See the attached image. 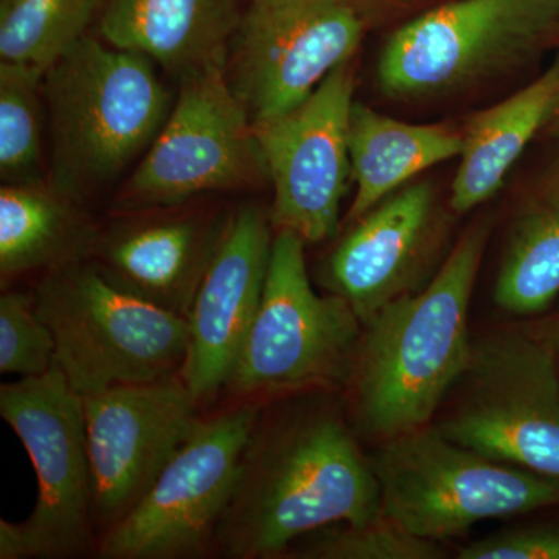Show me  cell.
Listing matches in <instances>:
<instances>
[{
	"instance_id": "obj_30",
	"label": "cell",
	"mask_w": 559,
	"mask_h": 559,
	"mask_svg": "<svg viewBox=\"0 0 559 559\" xmlns=\"http://www.w3.org/2000/svg\"><path fill=\"white\" fill-rule=\"evenodd\" d=\"M555 119H559V109H558L557 116H555Z\"/></svg>"
},
{
	"instance_id": "obj_1",
	"label": "cell",
	"mask_w": 559,
	"mask_h": 559,
	"mask_svg": "<svg viewBox=\"0 0 559 559\" xmlns=\"http://www.w3.org/2000/svg\"><path fill=\"white\" fill-rule=\"evenodd\" d=\"M378 514L380 484L336 412L259 415L215 547L231 559L277 557L307 533L364 524Z\"/></svg>"
},
{
	"instance_id": "obj_11",
	"label": "cell",
	"mask_w": 559,
	"mask_h": 559,
	"mask_svg": "<svg viewBox=\"0 0 559 559\" xmlns=\"http://www.w3.org/2000/svg\"><path fill=\"white\" fill-rule=\"evenodd\" d=\"M267 180L252 120L226 79L212 69L180 83L178 102L145 151L117 204L171 207L210 191L245 190Z\"/></svg>"
},
{
	"instance_id": "obj_22",
	"label": "cell",
	"mask_w": 559,
	"mask_h": 559,
	"mask_svg": "<svg viewBox=\"0 0 559 559\" xmlns=\"http://www.w3.org/2000/svg\"><path fill=\"white\" fill-rule=\"evenodd\" d=\"M559 296V160L522 205L500 261L495 301L511 314L547 310Z\"/></svg>"
},
{
	"instance_id": "obj_9",
	"label": "cell",
	"mask_w": 559,
	"mask_h": 559,
	"mask_svg": "<svg viewBox=\"0 0 559 559\" xmlns=\"http://www.w3.org/2000/svg\"><path fill=\"white\" fill-rule=\"evenodd\" d=\"M448 439L559 480V370L547 337L496 334L473 345Z\"/></svg>"
},
{
	"instance_id": "obj_29",
	"label": "cell",
	"mask_w": 559,
	"mask_h": 559,
	"mask_svg": "<svg viewBox=\"0 0 559 559\" xmlns=\"http://www.w3.org/2000/svg\"><path fill=\"white\" fill-rule=\"evenodd\" d=\"M547 341L550 342L551 348H554L555 352V356H557L559 370V323L557 326H554V330L550 331L549 336H547Z\"/></svg>"
},
{
	"instance_id": "obj_18",
	"label": "cell",
	"mask_w": 559,
	"mask_h": 559,
	"mask_svg": "<svg viewBox=\"0 0 559 559\" xmlns=\"http://www.w3.org/2000/svg\"><path fill=\"white\" fill-rule=\"evenodd\" d=\"M240 0H98V32L109 46L145 55L182 81L226 69Z\"/></svg>"
},
{
	"instance_id": "obj_20",
	"label": "cell",
	"mask_w": 559,
	"mask_h": 559,
	"mask_svg": "<svg viewBox=\"0 0 559 559\" xmlns=\"http://www.w3.org/2000/svg\"><path fill=\"white\" fill-rule=\"evenodd\" d=\"M462 146V131L393 119L355 102L349 114L348 151L356 193L347 221L355 223L429 168L459 159Z\"/></svg>"
},
{
	"instance_id": "obj_26",
	"label": "cell",
	"mask_w": 559,
	"mask_h": 559,
	"mask_svg": "<svg viewBox=\"0 0 559 559\" xmlns=\"http://www.w3.org/2000/svg\"><path fill=\"white\" fill-rule=\"evenodd\" d=\"M304 557L319 559H437L436 540L412 535L385 514L359 525H345L312 544Z\"/></svg>"
},
{
	"instance_id": "obj_10",
	"label": "cell",
	"mask_w": 559,
	"mask_h": 559,
	"mask_svg": "<svg viewBox=\"0 0 559 559\" xmlns=\"http://www.w3.org/2000/svg\"><path fill=\"white\" fill-rule=\"evenodd\" d=\"M259 415L255 404L241 403L201 419L138 506L103 533L98 557L197 558L215 547Z\"/></svg>"
},
{
	"instance_id": "obj_24",
	"label": "cell",
	"mask_w": 559,
	"mask_h": 559,
	"mask_svg": "<svg viewBox=\"0 0 559 559\" xmlns=\"http://www.w3.org/2000/svg\"><path fill=\"white\" fill-rule=\"evenodd\" d=\"M44 70L0 64V178L3 186L49 182L40 143Z\"/></svg>"
},
{
	"instance_id": "obj_27",
	"label": "cell",
	"mask_w": 559,
	"mask_h": 559,
	"mask_svg": "<svg viewBox=\"0 0 559 559\" xmlns=\"http://www.w3.org/2000/svg\"><path fill=\"white\" fill-rule=\"evenodd\" d=\"M460 559H559V527L539 525L498 533L460 550Z\"/></svg>"
},
{
	"instance_id": "obj_23",
	"label": "cell",
	"mask_w": 559,
	"mask_h": 559,
	"mask_svg": "<svg viewBox=\"0 0 559 559\" xmlns=\"http://www.w3.org/2000/svg\"><path fill=\"white\" fill-rule=\"evenodd\" d=\"M98 0H0V58L46 72L86 36Z\"/></svg>"
},
{
	"instance_id": "obj_21",
	"label": "cell",
	"mask_w": 559,
	"mask_h": 559,
	"mask_svg": "<svg viewBox=\"0 0 559 559\" xmlns=\"http://www.w3.org/2000/svg\"><path fill=\"white\" fill-rule=\"evenodd\" d=\"M98 231L79 202L49 182L0 189V275L2 283L91 255Z\"/></svg>"
},
{
	"instance_id": "obj_19",
	"label": "cell",
	"mask_w": 559,
	"mask_h": 559,
	"mask_svg": "<svg viewBox=\"0 0 559 559\" xmlns=\"http://www.w3.org/2000/svg\"><path fill=\"white\" fill-rule=\"evenodd\" d=\"M559 109V57L535 81L476 114L463 134L451 186L454 212L468 213L495 197L522 153Z\"/></svg>"
},
{
	"instance_id": "obj_8",
	"label": "cell",
	"mask_w": 559,
	"mask_h": 559,
	"mask_svg": "<svg viewBox=\"0 0 559 559\" xmlns=\"http://www.w3.org/2000/svg\"><path fill=\"white\" fill-rule=\"evenodd\" d=\"M0 415L20 437L38 479L28 520L0 521V558L80 557L95 528L83 396L57 366L0 385Z\"/></svg>"
},
{
	"instance_id": "obj_3",
	"label": "cell",
	"mask_w": 559,
	"mask_h": 559,
	"mask_svg": "<svg viewBox=\"0 0 559 559\" xmlns=\"http://www.w3.org/2000/svg\"><path fill=\"white\" fill-rule=\"evenodd\" d=\"M153 66L86 35L44 72L51 189L84 205L150 148L173 108Z\"/></svg>"
},
{
	"instance_id": "obj_16",
	"label": "cell",
	"mask_w": 559,
	"mask_h": 559,
	"mask_svg": "<svg viewBox=\"0 0 559 559\" xmlns=\"http://www.w3.org/2000/svg\"><path fill=\"white\" fill-rule=\"evenodd\" d=\"M433 231L432 186L412 182L355 221L323 266V285L366 326L390 301L412 293Z\"/></svg>"
},
{
	"instance_id": "obj_15",
	"label": "cell",
	"mask_w": 559,
	"mask_h": 559,
	"mask_svg": "<svg viewBox=\"0 0 559 559\" xmlns=\"http://www.w3.org/2000/svg\"><path fill=\"white\" fill-rule=\"evenodd\" d=\"M270 221L255 205L227 216L191 304L189 349L179 377L198 404L227 389L259 311L274 242Z\"/></svg>"
},
{
	"instance_id": "obj_17",
	"label": "cell",
	"mask_w": 559,
	"mask_h": 559,
	"mask_svg": "<svg viewBox=\"0 0 559 559\" xmlns=\"http://www.w3.org/2000/svg\"><path fill=\"white\" fill-rule=\"evenodd\" d=\"M226 219L130 224L97 235L90 259L121 288L187 320Z\"/></svg>"
},
{
	"instance_id": "obj_25",
	"label": "cell",
	"mask_w": 559,
	"mask_h": 559,
	"mask_svg": "<svg viewBox=\"0 0 559 559\" xmlns=\"http://www.w3.org/2000/svg\"><path fill=\"white\" fill-rule=\"evenodd\" d=\"M55 367V337L36 312L33 296L7 290L0 297V371L36 378Z\"/></svg>"
},
{
	"instance_id": "obj_5",
	"label": "cell",
	"mask_w": 559,
	"mask_h": 559,
	"mask_svg": "<svg viewBox=\"0 0 559 559\" xmlns=\"http://www.w3.org/2000/svg\"><path fill=\"white\" fill-rule=\"evenodd\" d=\"M371 468L382 514L436 543L477 522L559 506V480L468 450L430 426L384 440Z\"/></svg>"
},
{
	"instance_id": "obj_6",
	"label": "cell",
	"mask_w": 559,
	"mask_h": 559,
	"mask_svg": "<svg viewBox=\"0 0 559 559\" xmlns=\"http://www.w3.org/2000/svg\"><path fill=\"white\" fill-rule=\"evenodd\" d=\"M559 36V0H454L392 33L377 64L395 98L454 94L524 64Z\"/></svg>"
},
{
	"instance_id": "obj_13",
	"label": "cell",
	"mask_w": 559,
	"mask_h": 559,
	"mask_svg": "<svg viewBox=\"0 0 559 559\" xmlns=\"http://www.w3.org/2000/svg\"><path fill=\"white\" fill-rule=\"evenodd\" d=\"M355 102L349 61L296 108L253 124L274 189L271 223L307 245L333 237L340 227L342 198L352 180L348 127Z\"/></svg>"
},
{
	"instance_id": "obj_2",
	"label": "cell",
	"mask_w": 559,
	"mask_h": 559,
	"mask_svg": "<svg viewBox=\"0 0 559 559\" xmlns=\"http://www.w3.org/2000/svg\"><path fill=\"white\" fill-rule=\"evenodd\" d=\"M488 241L474 224L432 282L390 301L364 326L349 384L364 432L389 440L429 426L473 355L468 311Z\"/></svg>"
},
{
	"instance_id": "obj_4",
	"label": "cell",
	"mask_w": 559,
	"mask_h": 559,
	"mask_svg": "<svg viewBox=\"0 0 559 559\" xmlns=\"http://www.w3.org/2000/svg\"><path fill=\"white\" fill-rule=\"evenodd\" d=\"M36 312L57 345V366L81 396L179 377L187 320L121 288L90 257L46 271Z\"/></svg>"
},
{
	"instance_id": "obj_7",
	"label": "cell",
	"mask_w": 559,
	"mask_h": 559,
	"mask_svg": "<svg viewBox=\"0 0 559 559\" xmlns=\"http://www.w3.org/2000/svg\"><path fill=\"white\" fill-rule=\"evenodd\" d=\"M299 235L278 230L259 311L227 390L263 393L337 388L352 378L364 325L336 294L312 288Z\"/></svg>"
},
{
	"instance_id": "obj_28",
	"label": "cell",
	"mask_w": 559,
	"mask_h": 559,
	"mask_svg": "<svg viewBox=\"0 0 559 559\" xmlns=\"http://www.w3.org/2000/svg\"><path fill=\"white\" fill-rule=\"evenodd\" d=\"M349 2L356 7V10L362 14L364 20L367 22V17L373 16L381 9H388L389 5H392L393 2H399V0H349Z\"/></svg>"
},
{
	"instance_id": "obj_14",
	"label": "cell",
	"mask_w": 559,
	"mask_h": 559,
	"mask_svg": "<svg viewBox=\"0 0 559 559\" xmlns=\"http://www.w3.org/2000/svg\"><path fill=\"white\" fill-rule=\"evenodd\" d=\"M94 524L103 533L142 500L200 425L180 377L83 396Z\"/></svg>"
},
{
	"instance_id": "obj_12",
	"label": "cell",
	"mask_w": 559,
	"mask_h": 559,
	"mask_svg": "<svg viewBox=\"0 0 559 559\" xmlns=\"http://www.w3.org/2000/svg\"><path fill=\"white\" fill-rule=\"evenodd\" d=\"M366 24L349 0H245L226 79L252 123L296 108L352 61Z\"/></svg>"
}]
</instances>
